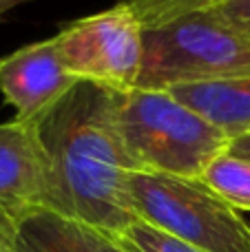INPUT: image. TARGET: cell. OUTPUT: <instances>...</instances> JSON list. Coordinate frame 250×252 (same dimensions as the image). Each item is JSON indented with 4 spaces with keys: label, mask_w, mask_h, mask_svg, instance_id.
Here are the masks:
<instances>
[{
    "label": "cell",
    "mask_w": 250,
    "mask_h": 252,
    "mask_svg": "<svg viewBox=\"0 0 250 252\" xmlns=\"http://www.w3.org/2000/svg\"><path fill=\"white\" fill-rule=\"evenodd\" d=\"M250 78V38L208 11L144 25V58L135 89Z\"/></svg>",
    "instance_id": "3957f363"
},
{
    "label": "cell",
    "mask_w": 250,
    "mask_h": 252,
    "mask_svg": "<svg viewBox=\"0 0 250 252\" xmlns=\"http://www.w3.org/2000/svg\"><path fill=\"white\" fill-rule=\"evenodd\" d=\"M51 173L33 124H0V230L33 210H51Z\"/></svg>",
    "instance_id": "8992f818"
},
{
    "label": "cell",
    "mask_w": 250,
    "mask_h": 252,
    "mask_svg": "<svg viewBox=\"0 0 250 252\" xmlns=\"http://www.w3.org/2000/svg\"><path fill=\"white\" fill-rule=\"evenodd\" d=\"M137 13L142 25H153L190 11H202L221 0H124Z\"/></svg>",
    "instance_id": "7c38bea8"
},
{
    "label": "cell",
    "mask_w": 250,
    "mask_h": 252,
    "mask_svg": "<svg viewBox=\"0 0 250 252\" xmlns=\"http://www.w3.org/2000/svg\"><path fill=\"white\" fill-rule=\"evenodd\" d=\"M202 11H208L224 25L233 27L239 33L250 38V0H221V2L202 9Z\"/></svg>",
    "instance_id": "4fadbf2b"
},
{
    "label": "cell",
    "mask_w": 250,
    "mask_h": 252,
    "mask_svg": "<svg viewBox=\"0 0 250 252\" xmlns=\"http://www.w3.org/2000/svg\"><path fill=\"white\" fill-rule=\"evenodd\" d=\"M0 252H9L7 237H4V232H2V230H0Z\"/></svg>",
    "instance_id": "2e32d148"
},
{
    "label": "cell",
    "mask_w": 250,
    "mask_h": 252,
    "mask_svg": "<svg viewBox=\"0 0 250 252\" xmlns=\"http://www.w3.org/2000/svg\"><path fill=\"white\" fill-rule=\"evenodd\" d=\"M78 80L66 71L56 38L27 44L0 58V93L16 109L18 122L31 124Z\"/></svg>",
    "instance_id": "52a82bcc"
},
{
    "label": "cell",
    "mask_w": 250,
    "mask_h": 252,
    "mask_svg": "<svg viewBox=\"0 0 250 252\" xmlns=\"http://www.w3.org/2000/svg\"><path fill=\"white\" fill-rule=\"evenodd\" d=\"M20 2H25V0H0V20L4 18V13L7 11H11L16 4H20Z\"/></svg>",
    "instance_id": "9a60e30c"
},
{
    "label": "cell",
    "mask_w": 250,
    "mask_h": 252,
    "mask_svg": "<svg viewBox=\"0 0 250 252\" xmlns=\"http://www.w3.org/2000/svg\"><path fill=\"white\" fill-rule=\"evenodd\" d=\"M51 173V213L115 237L140 221L128 192L135 173L118 120V91L78 80L33 120Z\"/></svg>",
    "instance_id": "6da1fadb"
},
{
    "label": "cell",
    "mask_w": 250,
    "mask_h": 252,
    "mask_svg": "<svg viewBox=\"0 0 250 252\" xmlns=\"http://www.w3.org/2000/svg\"><path fill=\"white\" fill-rule=\"evenodd\" d=\"M2 232L9 252H124L111 235L51 210L27 213Z\"/></svg>",
    "instance_id": "ba28073f"
},
{
    "label": "cell",
    "mask_w": 250,
    "mask_h": 252,
    "mask_svg": "<svg viewBox=\"0 0 250 252\" xmlns=\"http://www.w3.org/2000/svg\"><path fill=\"white\" fill-rule=\"evenodd\" d=\"M124 252H202L184 241L175 239L173 235L157 230L146 221H135L124 232L113 237Z\"/></svg>",
    "instance_id": "8fae6325"
},
{
    "label": "cell",
    "mask_w": 250,
    "mask_h": 252,
    "mask_svg": "<svg viewBox=\"0 0 250 252\" xmlns=\"http://www.w3.org/2000/svg\"><path fill=\"white\" fill-rule=\"evenodd\" d=\"M228 153H233V155H237V157H244V159H250V135L230 142Z\"/></svg>",
    "instance_id": "5bb4252c"
},
{
    "label": "cell",
    "mask_w": 250,
    "mask_h": 252,
    "mask_svg": "<svg viewBox=\"0 0 250 252\" xmlns=\"http://www.w3.org/2000/svg\"><path fill=\"white\" fill-rule=\"evenodd\" d=\"M128 192L137 217L202 252H250V223L202 179L135 170Z\"/></svg>",
    "instance_id": "277c9868"
},
{
    "label": "cell",
    "mask_w": 250,
    "mask_h": 252,
    "mask_svg": "<svg viewBox=\"0 0 250 252\" xmlns=\"http://www.w3.org/2000/svg\"><path fill=\"white\" fill-rule=\"evenodd\" d=\"M118 120L135 170L199 179L230 139L168 91H118Z\"/></svg>",
    "instance_id": "7a4b0ae2"
},
{
    "label": "cell",
    "mask_w": 250,
    "mask_h": 252,
    "mask_svg": "<svg viewBox=\"0 0 250 252\" xmlns=\"http://www.w3.org/2000/svg\"><path fill=\"white\" fill-rule=\"evenodd\" d=\"M199 179L235 210H250V159L226 151L206 166Z\"/></svg>",
    "instance_id": "30bf717a"
},
{
    "label": "cell",
    "mask_w": 250,
    "mask_h": 252,
    "mask_svg": "<svg viewBox=\"0 0 250 252\" xmlns=\"http://www.w3.org/2000/svg\"><path fill=\"white\" fill-rule=\"evenodd\" d=\"M168 93L219 128L230 142L250 135V78L184 84L168 89Z\"/></svg>",
    "instance_id": "9c48e42d"
},
{
    "label": "cell",
    "mask_w": 250,
    "mask_h": 252,
    "mask_svg": "<svg viewBox=\"0 0 250 252\" xmlns=\"http://www.w3.org/2000/svg\"><path fill=\"white\" fill-rule=\"evenodd\" d=\"M53 38L75 80L115 91L135 89L144 58V25L124 0L106 11L69 22Z\"/></svg>",
    "instance_id": "5b68a950"
}]
</instances>
